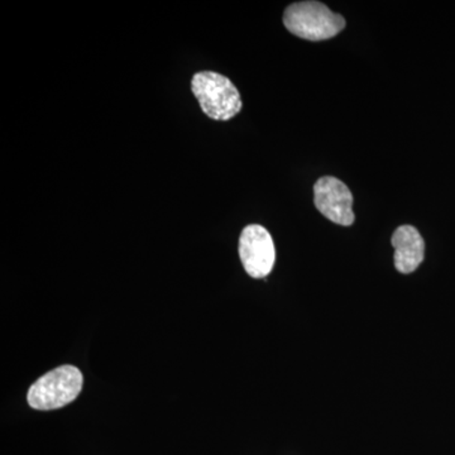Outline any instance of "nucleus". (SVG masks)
<instances>
[{
    "label": "nucleus",
    "instance_id": "nucleus-2",
    "mask_svg": "<svg viewBox=\"0 0 455 455\" xmlns=\"http://www.w3.org/2000/svg\"><path fill=\"white\" fill-rule=\"evenodd\" d=\"M191 90L206 116L229 121L242 110V99L235 84L214 71H200L191 80Z\"/></svg>",
    "mask_w": 455,
    "mask_h": 455
},
{
    "label": "nucleus",
    "instance_id": "nucleus-3",
    "mask_svg": "<svg viewBox=\"0 0 455 455\" xmlns=\"http://www.w3.org/2000/svg\"><path fill=\"white\" fill-rule=\"evenodd\" d=\"M83 374L74 366L50 371L33 383L27 400L29 406L42 411L60 409L73 403L83 388Z\"/></svg>",
    "mask_w": 455,
    "mask_h": 455
},
{
    "label": "nucleus",
    "instance_id": "nucleus-4",
    "mask_svg": "<svg viewBox=\"0 0 455 455\" xmlns=\"http://www.w3.org/2000/svg\"><path fill=\"white\" fill-rule=\"evenodd\" d=\"M239 257L251 277H267L276 260L274 239L268 230L257 224L245 227L239 238Z\"/></svg>",
    "mask_w": 455,
    "mask_h": 455
},
{
    "label": "nucleus",
    "instance_id": "nucleus-5",
    "mask_svg": "<svg viewBox=\"0 0 455 455\" xmlns=\"http://www.w3.org/2000/svg\"><path fill=\"white\" fill-rule=\"evenodd\" d=\"M314 203L326 220L343 227L355 223L352 193L339 179L324 176L317 180L314 185Z\"/></svg>",
    "mask_w": 455,
    "mask_h": 455
},
{
    "label": "nucleus",
    "instance_id": "nucleus-6",
    "mask_svg": "<svg viewBox=\"0 0 455 455\" xmlns=\"http://www.w3.org/2000/svg\"><path fill=\"white\" fill-rule=\"evenodd\" d=\"M391 243L395 248V267L401 274H411L423 263L425 242L415 227H398L392 235Z\"/></svg>",
    "mask_w": 455,
    "mask_h": 455
},
{
    "label": "nucleus",
    "instance_id": "nucleus-1",
    "mask_svg": "<svg viewBox=\"0 0 455 455\" xmlns=\"http://www.w3.org/2000/svg\"><path fill=\"white\" fill-rule=\"evenodd\" d=\"M283 25L292 35L307 41H325L346 28V20L325 4L314 0L289 5L283 13Z\"/></svg>",
    "mask_w": 455,
    "mask_h": 455
}]
</instances>
